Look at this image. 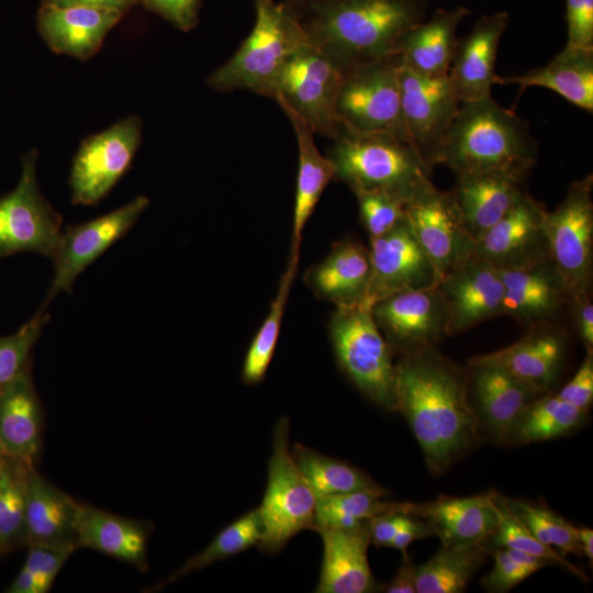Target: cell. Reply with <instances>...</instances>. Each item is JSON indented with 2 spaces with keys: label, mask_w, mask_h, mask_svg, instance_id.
Here are the masks:
<instances>
[{
  "label": "cell",
  "mask_w": 593,
  "mask_h": 593,
  "mask_svg": "<svg viewBox=\"0 0 593 593\" xmlns=\"http://www.w3.org/2000/svg\"><path fill=\"white\" fill-rule=\"evenodd\" d=\"M567 349L564 332L550 324L530 327L516 343L475 356L469 365L497 367L536 392L547 393L557 380Z\"/></svg>",
  "instance_id": "ffe728a7"
},
{
  "label": "cell",
  "mask_w": 593,
  "mask_h": 593,
  "mask_svg": "<svg viewBox=\"0 0 593 593\" xmlns=\"http://www.w3.org/2000/svg\"><path fill=\"white\" fill-rule=\"evenodd\" d=\"M493 496L503 510L544 545L557 548L562 555L566 552L582 555L577 527L552 511L497 493H493Z\"/></svg>",
  "instance_id": "ab89813d"
},
{
  "label": "cell",
  "mask_w": 593,
  "mask_h": 593,
  "mask_svg": "<svg viewBox=\"0 0 593 593\" xmlns=\"http://www.w3.org/2000/svg\"><path fill=\"white\" fill-rule=\"evenodd\" d=\"M405 216L439 282L473 255L474 240L465 228L449 191L429 182L406 203Z\"/></svg>",
  "instance_id": "5bb4252c"
},
{
  "label": "cell",
  "mask_w": 593,
  "mask_h": 593,
  "mask_svg": "<svg viewBox=\"0 0 593 593\" xmlns=\"http://www.w3.org/2000/svg\"><path fill=\"white\" fill-rule=\"evenodd\" d=\"M415 568L409 557H403L400 568L384 591L388 593H416Z\"/></svg>",
  "instance_id": "9f6ffc18"
},
{
  "label": "cell",
  "mask_w": 593,
  "mask_h": 593,
  "mask_svg": "<svg viewBox=\"0 0 593 593\" xmlns=\"http://www.w3.org/2000/svg\"><path fill=\"white\" fill-rule=\"evenodd\" d=\"M371 312L392 351L401 356L436 347L449 335L438 286L392 294L372 305Z\"/></svg>",
  "instance_id": "2e32d148"
},
{
  "label": "cell",
  "mask_w": 593,
  "mask_h": 593,
  "mask_svg": "<svg viewBox=\"0 0 593 593\" xmlns=\"http://www.w3.org/2000/svg\"><path fill=\"white\" fill-rule=\"evenodd\" d=\"M407 514L425 521L434 536L447 548L484 544L501 518L493 493L467 497L441 496L423 504L409 503Z\"/></svg>",
  "instance_id": "44dd1931"
},
{
  "label": "cell",
  "mask_w": 593,
  "mask_h": 593,
  "mask_svg": "<svg viewBox=\"0 0 593 593\" xmlns=\"http://www.w3.org/2000/svg\"><path fill=\"white\" fill-rule=\"evenodd\" d=\"M508 22L506 11L482 15L471 32L457 41L448 77L461 102L492 96L496 54Z\"/></svg>",
  "instance_id": "7402d4cb"
},
{
  "label": "cell",
  "mask_w": 593,
  "mask_h": 593,
  "mask_svg": "<svg viewBox=\"0 0 593 593\" xmlns=\"http://www.w3.org/2000/svg\"><path fill=\"white\" fill-rule=\"evenodd\" d=\"M291 454L316 495H336L358 491L388 494V491L367 473L342 460L299 443L292 446Z\"/></svg>",
  "instance_id": "e575fe53"
},
{
  "label": "cell",
  "mask_w": 593,
  "mask_h": 593,
  "mask_svg": "<svg viewBox=\"0 0 593 593\" xmlns=\"http://www.w3.org/2000/svg\"><path fill=\"white\" fill-rule=\"evenodd\" d=\"M503 315L534 327L550 324L569 304L566 287L550 258L532 266L500 270Z\"/></svg>",
  "instance_id": "603a6c76"
},
{
  "label": "cell",
  "mask_w": 593,
  "mask_h": 593,
  "mask_svg": "<svg viewBox=\"0 0 593 593\" xmlns=\"http://www.w3.org/2000/svg\"><path fill=\"white\" fill-rule=\"evenodd\" d=\"M578 540L582 547V553L585 555L590 561L593 560V530L590 528L577 527Z\"/></svg>",
  "instance_id": "680465c9"
},
{
  "label": "cell",
  "mask_w": 593,
  "mask_h": 593,
  "mask_svg": "<svg viewBox=\"0 0 593 593\" xmlns=\"http://www.w3.org/2000/svg\"><path fill=\"white\" fill-rule=\"evenodd\" d=\"M432 535L434 536L433 530L425 521L417 516L409 515L393 538L390 547L400 550L403 557H407V547L414 540Z\"/></svg>",
  "instance_id": "f5cc1de1"
},
{
  "label": "cell",
  "mask_w": 593,
  "mask_h": 593,
  "mask_svg": "<svg viewBox=\"0 0 593 593\" xmlns=\"http://www.w3.org/2000/svg\"><path fill=\"white\" fill-rule=\"evenodd\" d=\"M296 267L298 261L289 260L270 311L246 353L242 370V379L246 384L259 383L265 378L276 349L286 303Z\"/></svg>",
  "instance_id": "b9f144b4"
},
{
  "label": "cell",
  "mask_w": 593,
  "mask_h": 593,
  "mask_svg": "<svg viewBox=\"0 0 593 593\" xmlns=\"http://www.w3.org/2000/svg\"><path fill=\"white\" fill-rule=\"evenodd\" d=\"M370 283L365 305L403 291L438 286L435 268L417 242L406 216L385 234L370 238Z\"/></svg>",
  "instance_id": "e0dca14e"
},
{
  "label": "cell",
  "mask_w": 593,
  "mask_h": 593,
  "mask_svg": "<svg viewBox=\"0 0 593 593\" xmlns=\"http://www.w3.org/2000/svg\"><path fill=\"white\" fill-rule=\"evenodd\" d=\"M586 412L548 394L529 402L515 419L505 441L530 444L558 438L579 428Z\"/></svg>",
  "instance_id": "d590c367"
},
{
  "label": "cell",
  "mask_w": 593,
  "mask_h": 593,
  "mask_svg": "<svg viewBox=\"0 0 593 593\" xmlns=\"http://www.w3.org/2000/svg\"><path fill=\"white\" fill-rule=\"evenodd\" d=\"M593 177L574 181L555 211L545 213L549 258L569 296V303L591 298L593 265Z\"/></svg>",
  "instance_id": "9c48e42d"
},
{
  "label": "cell",
  "mask_w": 593,
  "mask_h": 593,
  "mask_svg": "<svg viewBox=\"0 0 593 593\" xmlns=\"http://www.w3.org/2000/svg\"><path fill=\"white\" fill-rule=\"evenodd\" d=\"M400 92L406 141L434 167L461 101L448 76H421L401 63Z\"/></svg>",
  "instance_id": "4fadbf2b"
},
{
  "label": "cell",
  "mask_w": 593,
  "mask_h": 593,
  "mask_svg": "<svg viewBox=\"0 0 593 593\" xmlns=\"http://www.w3.org/2000/svg\"><path fill=\"white\" fill-rule=\"evenodd\" d=\"M255 25L237 52L208 78L217 91L247 89L275 98L289 60L310 44L291 0H254Z\"/></svg>",
  "instance_id": "277c9868"
},
{
  "label": "cell",
  "mask_w": 593,
  "mask_h": 593,
  "mask_svg": "<svg viewBox=\"0 0 593 593\" xmlns=\"http://www.w3.org/2000/svg\"><path fill=\"white\" fill-rule=\"evenodd\" d=\"M494 567L484 577L482 584L490 592H506L533 574L515 562L503 548L492 550Z\"/></svg>",
  "instance_id": "681fc988"
},
{
  "label": "cell",
  "mask_w": 593,
  "mask_h": 593,
  "mask_svg": "<svg viewBox=\"0 0 593 593\" xmlns=\"http://www.w3.org/2000/svg\"><path fill=\"white\" fill-rule=\"evenodd\" d=\"M561 400L588 412L593 400V354L586 356L573 378L557 394Z\"/></svg>",
  "instance_id": "f907efd6"
},
{
  "label": "cell",
  "mask_w": 593,
  "mask_h": 593,
  "mask_svg": "<svg viewBox=\"0 0 593 593\" xmlns=\"http://www.w3.org/2000/svg\"><path fill=\"white\" fill-rule=\"evenodd\" d=\"M370 276L369 248L347 238L309 271L306 281L317 296L343 307L365 304Z\"/></svg>",
  "instance_id": "f1b7e54d"
},
{
  "label": "cell",
  "mask_w": 593,
  "mask_h": 593,
  "mask_svg": "<svg viewBox=\"0 0 593 593\" xmlns=\"http://www.w3.org/2000/svg\"><path fill=\"white\" fill-rule=\"evenodd\" d=\"M342 131L389 134L406 141L400 92V58L391 55L347 70L337 99Z\"/></svg>",
  "instance_id": "ba28073f"
},
{
  "label": "cell",
  "mask_w": 593,
  "mask_h": 593,
  "mask_svg": "<svg viewBox=\"0 0 593 593\" xmlns=\"http://www.w3.org/2000/svg\"><path fill=\"white\" fill-rule=\"evenodd\" d=\"M346 72L336 60L310 43L283 68L273 99L294 110L314 133L335 138L342 132L337 99Z\"/></svg>",
  "instance_id": "30bf717a"
},
{
  "label": "cell",
  "mask_w": 593,
  "mask_h": 593,
  "mask_svg": "<svg viewBox=\"0 0 593 593\" xmlns=\"http://www.w3.org/2000/svg\"><path fill=\"white\" fill-rule=\"evenodd\" d=\"M148 204L147 197L137 195L112 212L63 230L52 257L54 277L42 309L57 294L70 292L78 276L130 231Z\"/></svg>",
  "instance_id": "9a60e30c"
},
{
  "label": "cell",
  "mask_w": 593,
  "mask_h": 593,
  "mask_svg": "<svg viewBox=\"0 0 593 593\" xmlns=\"http://www.w3.org/2000/svg\"><path fill=\"white\" fill-rule=\"evenodd\" d=\"M47 321L48 314L41 307L15 333L0 337V391L29 368L31 349Z\"/></svg>",
  "instance_id": "ee69618b"
},
{
  "label": "cell",
  "mask_w": 593,
  "mask_h": 593,
  "mask_svg": "<svg viewBox=\"0 0 593 593\" xmlns=\"http://www.w3.org/2000/svg\"><path fill=\"white\" fill-rule=\"evenodd\" d=\"M276 101L290 120L298 142L299 167L290 259L299 261L302 232L321 194L335 177V168L328 156H323L317 149L310 125L284 102Z\"/></svg>",
  "instance_id": "1f68e13d"
},
{
  "label": "cell",
  "mask_w": 593,
  "mask_h": 593,
  "mask_svg": "<svg viewBox=\"0 0 593 593\" xmlns=\"http://www.w3.org/2000/svg\"><path fill=\"white\" fill-rule=\"evenodd\" d=\"M496 504L501 511L500 523L495 532L483 544L489 553L497 548H511L519 550L547 559L551 561L552 564L562 567L570 573L579 577L581 580L589 581V578L581 569L569 562L563 555L558 552L552 547L544 545L537 540L513 516L503 510L497 502Z\"/></svg>",
  "instance_id": "7bdbcfd3"
},
{
  "label": "cell",
  "mask_w": 593,
  "mask_h": 593,
  "mask_svg": "<svg viewBox=\"0 0 593 593\" xmlns=\"http://www.w3.org/2000/svg\"><path fill=\"white\" fill-rule=\"evenodd\" d=\"M4 457H5V454H4L3 448L1 446V443H0V460H2Z\"/></svg>",
  "instance_id": "91938a15"
},
{
  "label": "cell",
  "mask_w": 593,
  "mask_h": 593,
  "mask_svg": "<svg viewBox=\"0 0 593 593\" xmlns=\"http://www.w3.org/2000/svg\"><path fill=\"white\" fill-rule=\"evenodd\" d=\"M36 160L35 150L23 156L16 187L0 198V257L35 251L52 258L59 244L61 216L40 190Z\"/></svg>",
  "instance_id": "8fae6325"
},
{
  "label": "cell",
  "mask_w": 593,
  "mask_h": 593,
  "mask_svg": "<svg viewBox=\"0 0 593 593\" xmlns=\"http://www.w3.org/2000/svg\"><path fill=\"white\" fill-rule=\"evenodd\" d=\"M289 426L286 416L276 424L267 488L258 507L264 526L258 547L266 553L279 552L293 536L315 526L317 495L292 457Z\"/></svg>",
  "instance_id": "52a82bcc"
},
{
  "label": "cell",
  "mask_w": 593,
  "mask_h": 593,
  "mask_svg": "<svg viewBox=\"0 0 593 593\" xmlns=\"http://www.w3.org/2000/svg\"><path fill=\"white\" fill-rule=\"evenodd\" d=\"M484 545L468 548H447L415 568L416 593H460L483 563Z\"/></svg>",
  "instance_id": "8d00e7d4"
},
{
  "label": "cell",
  "mask_w": 593,
  "mask_h": 593,
  "mask_svg": "<svg viewBox=\"0 0 593 593\" xmlns=\"http://www.w3.org/2000/svg\"><path fill=\"white\" fill-rule=\"evenodd\" d=\"M472 12L466 7L438 8L427 21L407 30L396 42L394 54L406 69L426 77L448 76L457 29Z\"/></svg>",
  "instance_id": "484cf974"
},
{
  "label": "cell",
  "mask_w": 593,
  "mask_h": 593,
  "mask_svg": "<svg viewBox=\"0 0 593 593\" xmlns=\"http://www.w3.org/2000/svg\"><path fill=\"white\" fill-rule=\"evenodd\" d=\"M42 407L29 368L0 391V443L7 457L34 463Z\"/></svg>",
  "instance_id": "4dcf8cb0"
},
{
  "label": "cell",
  "mask_w": 593,
  "mask_h": 593,
  "mask_svg": "<svg viewBox=\"0 0 593 593\" xmlns=\"http://www.w3.org/2000/svg\"><path fill=\"white\" fill-rule=\"evenodd\" d=\"M8 593H42L36 578L24 567L5 590Z\"/></svg>",
  "instance_id": "6f0895ef"
},
{
  "label": "cell",
  "mask_w": 593,
  "mask_h": 593,
  "mask_svg": "<svg viewBox=\"0 0 593 593\" xmlns=\"http://www.w3.org/2000/svg\"><path fill=\"white\" fill-rule=\"evenodd\" d=\"M3 460V459H2ZM2 460H0V472H1V463H2Z\"/></svg>",
  "instance_id": "94428289"
},
{
  "label": "cell",
  "mask_w": 593,
  "mask_h": 593,
  "mask_svg": "<svg viewBox=\"0 0 593 593\" xmlns=\"http://www.w3.org/2000/svg\"><path fill=\"white\" fill-rule=\"evenodd\" d=\"M438 289L448 314L449 335L503 315L501 271L474 255L444 278Z\"/></svg>",
  "instance_id": "d6986e66"
},
{
  "label": "cell",
  "mask_w": 593,
  "mask_h": 593,
  "mask_svg": "<svg viewBox=\"0 0 593 593\" xmlns=\"http://www.w3.org/2000/svg\"><path fill=\"white\" fill-rule=\"evenodd\" d=\"M521 181L499 174H461L449 191L461 222L475 242L515 204Z\"/></svg>",
  "instance_id": "f546056e"
},
{
  "label": "cell",
  "mask_w": 593,
  "mask_h": 593,
  "mask_svg": "<svg viewBox=\"0 0 593 593\" xmlns=\"http://www.w3.org/2000/svg\"><path fill=\"white\" fill-rule=\"evenodd\" d=\"M142 131L139 118L128 115L81 143L69 176L72 203L92 205L111 191L128 169Z\"/></svg>",
  "instance_id": "7c38bea8"
},
{
  "label": "cell",
  "mask_w": 593,
  "mask_h": 593,
  "mask_svg": "<svg viewBox=\"0 0 593 593\" xmlns=\"http://www.w3.org/2000/svg\"><path fill=\"white\" fill-rule=\"evenodd\" d=\"M383 496L385 495L370 491L317 495L313 528H355L380 514L394 512L407 514L409 502L383 501Z\"/></svg>",
  "instance_id": "f35d334b"
},
{
  "label": "cell",
  "mask_w": 593,
  "mask_h": 593,
  "mask_svg": "<svg viewBox=\"0 0 593 593\" xmlns=\"http://www.w3.org/2000/svg\"><path fill=\"white\" fill-rule=\"evenodd\" d=\"M407 516L409 514L394 512L380 514L368 519L370 542L377 547H390Z\"/></svg>",
  "instance_id": "816d5d0a"
},
{
  "label": "cell",
  "mask_w": 593,
  "mask_h": 593,
  "mask_svg": "<svg viewBox=\"0 0 593 593\" xmlns=\"http://www.w3.org/2000/svg\"><path fill=\"white\" fill-rule=\"evenodd\" d=\"M32 462L4 457L0 472V553L24 545L25 472Z\"/></svg>",
  "instance_id": "60d3db41"
},
{
  "label": "cell",
  "mask_w": 593,
  "mask_h": 593,
  "mask_svg": "<svg viewBox=\"0 0 593 593\" xmlns=\"http://www.w3.org/2000/svg\"><path fill=\"white\" fill-rule=\"evenodd\" d=\"M469 366L477 415L494 438L505 441L519 413L540 393L497 367Z\"/></svg>",
  "instance_id": "d6a6232c"
},
{
  "label": "cell",
  "mask_w": 593,
  "mask_h": 593,
  "mask_svg": "<svg viewBox=\"0 0 593 593\" xmlns=\"http://www.w3.org/2000/svg\"><path fill=\"white\" fill-rule=\"evenodd\" d=\"M572 306L578 333L586 349L593 346V304L591 298L580 299L569 303Z\"/></svg>",
  "instance_id": "db71d44e"
},
{
  "label": "cell",
  "mask_w": 593,
  "mask_h": 593,
  "mask_svg": "<svg viewBox=\"0 0 593 593\" xmlns=\"http://www.w3.org/2000/svg\"><path fill=\"white\" fill-rule=\"evenodd\" d=\"M76 547L88 548L146 571L149 527L79 503L76 517Z\"/></svg>",
  "instance_id": "83f0119b"
},
{
  "label": "cell",
  "mask_w": 593,
  "mask_h": 593,
  "mask_svg": "<svg viewBox=\"0 0 593 593\" xmlns=\"http://www.w3.org/2000/svg\"><path fill=\"white\" fill-rule=\"evenodd\" d=\"M122 16L123 13L114 10L41 4L37 30L56 54L86 60L97 54Z\"/></svg>",
  "instance_id": "d4e9b609"
},
{
  "label": "cell",
  "mask_w": 593,
  "mask_h": 593,
  "mask_svg": "<svg viewBox=\"0 0 593 593\" xmlns=\"http://www.w3.org/2000/svg\"><path fill=\"white\" fill-rule=\"evenodd\" d=\"M329 336L339 367L358 390L379 406L396 411L393 351L371 307L365 304L336 307L329 322Z\"/></svg>",
  "instance_id": "8992f818"
},
{
  "label": "cell",
  "mask_w": 593,
  "mask_h": 593,
  "mask_svg": "<svg viewBox=\"0 0 593 593\" xmlns=\"http://www.w3.org/2000/svg\"><path fill=\"white\" fill-rule=\"evenodd\" d=\"M23 567L37 580L42 593L51 590L58 572L77 550L75 546L30 545Z\"/></svg>",
  "instance_id": "bcb514c9"
},
{
  "label": "cell",
  "mask_w": 593,
  "mask_h": 593,
  "mask_svg": "<svg viewBox=\"0 0 593 593\" xmlns=\"http://www.w3.org/2000/svg\"><path fill=\"white\" fill-rule=\"evenodd\" d=\"M322 539L323 558L316 593H369L379 585L368 561V521L355 528H313Z\"/></svg>",
  "instance_id": "cb8c5ba5"
},
{
  "label": "cell",
  "mask_w": 593,
  "mask_h": 593,
  "mask_svg": "<svg viewBox=\"0 0 593 593\" xmlns=\"http://www.w3.org/2000/svg\"><path fill=\"white\" fill-rule=\"evenodd\" d=\"M567 47L593 49V0H566Z\"/></svg>",
  "instance_id": "7dc6e473"
},
{
  "label": "cell",
  "mask_w": 593,
  "mask_h": 593,
  "mask_svg": "<svg viewBox=\"0 0 593 593\" xmlns=\"http://www.w3.org/2000/svg\"><path fill=\"white\" fill-rule=\"evenodd\" d=\"M356 195L370 238L385 234L405 217L406 202L398 197L380 191H360Z\"/></svg>",
  "instance_id": "f6af8a7d"
},
{
  "label": "cell",
  "mask_w": 593,
  "mask_h": 593,
  "mask_svg": "<svg viewBox=\"0 0 593 593\" xmlns=\"http://www.w3.org/2000/svg\"><path fill=\"white\" fill-rule=\"evenodd\" d=\"M537 154L528 122L489 96L461 102L437 165L449 167L456 175L490 172L523 182Z\"/></svg>",
  "instance_id": "3957f363"
},
{
  "label": "cell",
  "mask_w": 593,
  "mask_h": 593,
  "mask_svg": "<svg viewBox=\"0 0 593 593\" xmlns=\"http://www.w3.org/2000/svg\"><path fill=\"white\" fill-rule=\"evenodd\" d=\"M138 3L187 32L198 23L201 0H139Z\"/></svg>",
  "instance_id": "c3c4849f"
},
{
  "label": "cell",
  "mask_w": 593,
  "mask_h": 593,
  "mask_svg": "<svg viewBox=\"0 0 593 593\" xmlns=\"http://www.w3.org/2000/svg\"><path fill=\"white\" fill-rule=\"evenodd\" d=\"M139 0H42V5L56 7H88L97 9L114 10L121 13L127 12Z\"/></svg>",
  "instance_id": "11a10c76"
},
{
  "label": "cell",
  "mask_w": 593,
  "mask_h": 593,
  "mask_svg": "<svg viewBox=\"0 0 593 593\" xmlns=\"http://www.w3.org/2000/svg\"><path fill=\"white\" fill-rule=\"evenodd\" d=\"M311 45L346 70L394 54L426 19V0H291Z\"/></svg>",
  "instance_id": "7a4b0ae2"
},
{
  "label": "cell",
  "mask_w": 593,
  "mask_h": 593,
  "mask_svg": "<svg viewBox=\"0 0 593 593\" xmlns=\"http://www.w3.org/2000/svg\"><path fill=\"white\" fill-rule=\"evenodd\" d=\"M468 393L467 374L436 347L401 356L395 363L396 412L407 421L434 475L479 439L480 419Z\"/></svg>",
  "instance_id": "6da1fadb"
},
{
  "label": "cell",
  "mask_w": 593,
  "mask_h": 593,
  "mask_svg": "<svg viewBox=\"0 0 593 593\" xmlns=\"http://www.w3.org/2000/svg\"><path fill=\"white\" fill-rule=\"evenodd\" d=\"M328 158L335 177L356 193L380 191L409 202L432 182L433 167L413 147L389 134H355L342 131Z\"/></svg>",
  "instance_id": "5b68a950"
},
{
  "label": "cell",
  "mask_w": 593,
  "mask_h": 593,
  "mask_svg": "<svg viewBox=\"0 0 593 593\" xmlns=\"http://www.w3.org/2000/svg\"><path fill=\"white\" fill-rule=\"evenodd\" d=\"M78 505L30 463L25 472L24 545L76 547Z\"/></svg>",
  "instance_id": "4316f807"
},
{
  "label": "cell",
  "mask_w": 593,
  "mask_h": 593,
  "mask_svg": "<svg viewBox=\"0 0 593 593\" xmlns=\"http://www.w3.org/2000/svg\"><path fill=\"white\" fill-rule=\"evenodd\" d=\"M262 533L264 526L257 507L223 528L203 550L190 557L167 578L146 591L157 592L193 571L202 570L253 546H258Z\"/></svg>",
  "instance_id": "74e56055"
},
{
  "label": "cell",
  "mask_w": 593,
  "mask_h": 593,
  "mask_svg": "<svg viewBox=\"0 0 593 593\" xmlns=\"http://www.w3.org/2000/svg\"><path fill=\"white\" fill-rule=\"evenodd\" d=\"M545 213L544 205L524 191L504 216L474 242L473 255L499 270L549 258Z\"/></svg>",
  "instance_id": "ac0fdd59"
},
{
  "label": "cell",
  "mask_w": 593,
  "mask_h": 593,
  "mask_svg": "<svg viewBox=\"0 0 593 593\" xmlns=\"http://www.w3.org/2000/svg\"><path fill=\"white\" fill-rule=\"evenodd\" d=\"M495 83L519 86V93L529 87L547 88L575 107L592 112L593 49L566 46L545 66L522 75H496Z\"/></svg>",
  "instance_id": "836d02e7"
}]
</instances>
